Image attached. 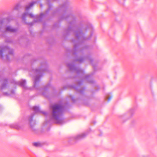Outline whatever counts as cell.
<instances>
[{
	"mask_svg": "<svg viewBox=\"0 0 157 157\" xmlns=\"http://www.w3.org/2000/svg\"><path fill=\"white\" fill-rule=\"evenodd\" d=\"M50 10V0H36L33 2L22 17V21L30 25L40 20V18Z\"/></svg>",
	"mask_w": 157,
	"mask_h": 157,
	"instance_id": "1",
	"label": "cell"
},
{
	"mask_svg": "<svg viewBox=\"0 0 157 157\" xmlns=\"http://www.w3.org/2000/svg\"><path fill=\"white\" fill-rule=\"evenodd\" d=\"M70 64L79 77H89L96 71V66L93 60L87 56L77 57Z\"/></svg>",
	"mask_w": 157,
	"mask_h": 157,
	"instance_id": "2",
	"label": "cell"
},
{
	"mask_svg": "<svg viewBox=\"0 0 157 157\" xmlns=\"http://www.w3.org/2000/svg\"><path fill=\"white\" fill-rule=\"evenodd\" d=\"M29 125L34 132L42 133L49 128L50 120L47 113L36 112L30 117Z\"/></svg>",
	"mask_w": 157,
	"mask_h": 157,
	"instance_id": "3",
	"label": "cell"
},
{
	"mask_svg": "<svg viewBox=\"0 0 157 157\" xmlns=\"http://www.w3.org/2000/svg\"><path fill=\"white\" fill-rule=\"evenodd\" d=\"M73 86L80 95L86 97H92L99 90L98 84L94 80L86 77L78 78L74 82Z\"/></svg>",
	"mask_w": 157,
	"mask_h": 157,
	"instance_id": "4",
	"label": "cell"
},
{
	"mask_svg": "<svg viewBox=\"0 0 157 157\" xmlns=\"http://www.w3.org/2000/svg\"><path fill=\"white\" fill-rule=\"evenodd\" d=\"M35 80L33 74L29 70L23 68L17 70L13 75V80L17 85L28 89L34 88Z\"/></svg>",
	"mask_w": 157,
	"mask_h": 157,
	"instance_id": "5",
	"label": "cell"
},
{
	"mask_svg": "<svg viewBox=\"0 0 157 157\" xmlns=\"http://www.w3.org/2000/svg\"><path fill=\"white\" fill-rule=\"evenodd\" d=\"M83 42L76 27H73L63 36L62 45L66 50L74 51Z\"/></svg>",
	"mask_w": 157,
	"mask_h": 157,
	"instance_id": "6",
	"label": "cell"
},
{
	"mask_svg": "<svg viewBox=\"0 0 157 157\" xmlns=\"http://www.w3.org/2000/svg\"><path fill=\"white\" fill-rule=\"evenodd\" d=\"M19 24L12 16L3 14L0 17V32L7 37L16 34L19 29Z\"/></svg>",
	"mask_w": 157,
	"mask_h": 157,
	"instance_id": "7",
	"label": "cell"
},
{
	"mask_svg": "<svg viewBox=\"0 0 157 157\" xmlns=\"http://www.w3.org/2000/svg\"><path fill=\"white\" fill-rule=\"evenodd\" d=\"M80 95V93L73 86L63 87L58 93L60 100L65 104L75 103L79 99Z\"/></svg>",
	"mask_w": 157,
	"mask_h": 157,
	"instance_id": "8",
	"label": "cell"
},
{
	"mask_svg": "<svg viewBox=\"0 0 157 157\" xmlns=\"http://www.w3.org/2000/svg\"><path fill=\"white\" fill-rule=\"evenodd\" d=\"M28 105L29 108L35 112L47 113L50 109L49 100L42 94L31 98L29 101Z\"/></svg>",
	"mask_w": 157,
	"mask_h": 157,
	"instance_id": "9",
	"label": "cell"
},
{
	"mask_svg": "<svg viewBox=\"0 0 157 157\" xmlns=\"http://www.w3.org/2000/svg\"><path fill=\"white\" fill-rule=\"evenodd\" d=\"M75 17L73 15L70 14L62 17L56 25V32L59 36H63L73 27Z\"/></svg>",
	"mask_w": 157,
	"mask_h": 157,
	"instance_id": "10",
	"label": "cell"
},
{
	"mask_svg": "<svg viewBox=\"0 0 157 157\" xmlns=\"http://www.w3.org/2000/svg\"><path fill=\"white\" fill-rule=\"evenodd\" d=\"M52 77V74L48 70L40 72L35 77L34 88L37 90L44 89L50 86Z\"/></svg>",
	"mask_w": 157,
	"mask_h": 157,
	"instance_id": "11",
	"label": "cell"
},
{
	"mask_svg": "<svg viewBox=\"0 0 157 157\" xmlns=\"http://www.w3.org/2000/svg\"><path fill=\"white\" fill-rule=\"evenodd\" d=\"M33 2V0H21L14 7L11 16L14 18H22Z\"/></svg>",
	"mask_w": 157,
	"mask_h": 157,
	"instance_id": "12",
	"label": "cell"
},
{
	"mask_svg": "<svg viewBox=\"0 0 157 157\" xmlns=\"http://www.w3.org/2000/svg\"><path fill=\"white\" fill-rule=\"evenodd\" d=\"M78 33L83 41L88 40L92 36L93 33L92 26L90 23H81L76 27Z\"/></svg>",
	"mask_w": 157,
	"mask_h": 157,
	"instance_id": "13",
	"label": "cell"
},
{
	"mask_svg": "<svg viewBox=\"0 0 157 157\" xmlns=\"http://www.w3.org/2000/svg\"><path fill=\"white\" fill-rule=\"evenodd\" d=\"M59 72L65 78H73L79 77L70 63H63L59 68Z\"/></svg>",
	"mask_w": 157,
	"mask_h": 157,
	"instance_id": "14",
	"label": "cell"
},
{
	"mask_svg": "<svg viewBox=\"0 0 157 157\" xmlns=\"http://www.w3.org/2000/svg\"><path fill=\"white\" fill-rule=\"evenodd\" d=\"M29 31L30 35L34 37L40 36L43 33L46 25L43 21L39 20L29 25Z\"/></svg>",
	"mask_w": 157,
	"mask_h": 157,
	"instance_id": "15",
	"label": "cell"
},
{
	"mask_svg": "<svg viewBox=\"0 0 157 157\" xmlns=\"http://www.w3.org/2000/svg\"><path fill=\"white\" fill-rule=\"evenodd\" d=\"M52 109V116L56 121H62L65 119L67 110L64 105L61 104H55Z\"/></svg>",
	"mask_w": 157,
	"mask_h": 157,
	"instance_id": "16",
	"label": "cell"
},
{
	"mask_svg": "<svg viewBox=\"0 0 157 157\" xmlns=\"http://www.w3.org/2000/svg\"><path fill=\"white\" fill-rule=\"evenodd\" d=\"M17 85L13 80L5 79L1 90L3 94L7 96L14 95L17 91Z\"/></svg>",
	"mask_w": 157,
	"mask_h": 157,
	"instance_id": "17",
	"label": "cell"
},
{
	"mask_svg": "<svg viewBox=\"0 0 157 157\" xmlns=\"http://www.w3.org/2000/svg\"><path fill=\"white\" fill-rule=\"evenodd\" d=\"M14 57L13 50L8 46H0V59L4 61L10 62Z\"/></svg>",
	"mask_w": 157,
	"mask_h": 157,
	"instance_id": "18",
	"label": "cell"
},
{
	"mask_svg": "<svg viewBox=\"0 0 157 157\" xmlns=\"http://www.w3.org/2000/svg\"><path fill=\"white\" fill-rule=\"evenodd\" d=\"M48 63L43 58H38L34 60L31 64V68L33 71L36 72L43 71L48 70Z\"/></svg>",
	"mask_w": 157,
	"mask_h": 157,
	"instance_id": "19",
	"label": "cell"
},
{
	"mask_svg": "<svg viewBox=\"0 0 157 157\" xmlns=\"http://www.w3.org/2000/svg\"><path fill=\"white\" fill-rule=\"evenodd\" d=\"M68 0H50V11H58L63 7Z\"/></svg>",
	"mask_w": 157,
	"mask_h": 157,
	"instance_id": "20",
	"label": "cell"
},
{
	"mask_svg": "<svg viewBox=\"0 0 157 157\" xmlns=\"http://www.w3.org/2000/svg\"><path fill=\"white\" fill-rule=\"evenodd\" d=\"M42 94L49 100V98H53L55 96L56 94V91L53 87L50 86H49L43 89V93Z\"/></svg>",
	"mask_w": 157,
	"mask_h": 157,
	"instance_id": "21",
	"label": "cell"
},
{
	"mask_svg": "<svg viewBox=\"0 0 157 157\" xmlns=\"http://www.w3.org/2000/svg\"><path fill=\"white\" fill-rule=\"evenodd\" d=\"M118 2H119V3L122 5H124L126 2V0H117Z\"/></svg>",
	"mask_w": 157,
	"mask_h": 157,
	"instance_id": "22",
	"label": "cell"
},
{
	"mask_svg": "<svg viewBox=\"0 0 157 157\" xmlns=\"http://www.w3.org/2000/svg\"><path fill=\"white\" fill-rule=\"evenodd\" d=\"M4 80H3L2 78L0 77V90L2 88V86L3 84Z\"/></svg>",
	"mask_w": 157,
	"mask_h": 157,
	"instance_id": "23",
	"label": "cell"
},
{
	"mask_svg": "<svg viewBox=\"0 0 157 157\" xmlns=\"http://www.w3.org/2000/svg\"><path fill=\"white\" fill-rule=\"evenodd\" d=\"M34 145L36 147L40 146L42 145V144L41 143H35L34 144Z\"/></svg>",
	"mask_w": 157,
	"mask_h": 157,
	"instance_id": "24",
	"label": "cell"
},
{
	"mask_svg": "<svg viewBox=\"0 0 157 157\" xmlns=\"http://www.w3.org/2000/svg\"><path fill=\"white\" fill-rule=\"evenodd\" d=\"M142 157H149L145 156H142Z\"/></svg>",
	"mask_w": 157,
	"mask_h": 157,
	"instance_id": "25",
	"label": "cell"
},
{
	"mask_svg": "<svg viewBox=\"0 0 157 157\" xmlns=\"http://www.w3.org/2000/svg\"><path fill=\"white\" fill-rule=\"evenodd\" d=\"M136 1H138V0H136Z\"/></svg>",
	"mask_w": 157,
	"mask_h": 157,
	"instance_id": "26",
	"label": "cell"
}]
</instances>
